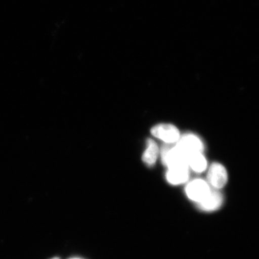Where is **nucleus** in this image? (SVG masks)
Returning <instances> with one entry per match:
<instances>
[{"instance_id":"11","label":"nucleus","mask_w":259,"mask_h":259,"mask_svg":"<svg viewBox=\"0 0 259 259\" xmlns=\"http://www.w3.org/2000/svg\"><path fill=\"white\" fill-rule=\"evenodd\" d=\"M72 259H79V258H72Z\"/></svg>"},{"instance_id":"9","label":"nucleus","mask_w":259,"mask_h":259,"mask_svg":"<svg viewBox=\"0 0 259 259\" xmlns=\"http://www.w3.org/2000/svg\"><path fill=\"white\" fill-rule=\"evenodd\" d=\"M187 164L196 172H202L206 169L207 162L202 153H194L188 156Z\"/></svg>"},{"instance_id":"1","label":"nucleus","mask_w":259,"mask_h":259,"mask_svg":"<svg viewBox=\"0 0 259 259\" xmlns=\"http://www.w3.org/2000/svg\"><path fill=\"white\" fill-rule=\"evenodd\" d=\"M161 158L163 164L168 168L179 164H187V155L177 145H164L161 150Z\"/></svg>"},{"instance_id":"7","label":"nucleus","mask_w":259,"mask_h":259,"mask_svg":"<svg viewBox=\"0 0 259 259\" xmlns=\"http://www.w3.org/2000/svg\"><path fill=\"white\" fill-rule=\"evenodd\" d=\"M222 203V194L217 191H210L208 195L199 203V206L200 209L206 211H212L219 208Z\"/></svg>"},{"instance_id":"6","label":"nucleus","mask_w":259,"mask_h":259,"mask_svg":"<svg viewBox=\"0 0 259 259\" xmlns=\"http://www.w3.org/2000/svg\"><path fill=\"white\" fill-rule=\"evenodd\" d=\"M166 177L168 182L173 185L186 183L189 178V166L184 164L168 168Z\"/></svg>"},{"instance_id":"10","label":"nucleus","mask_w":259,"mask_h":259,"mask_svg":"<svg viewBox=\"0 0 259 259\" xmlns=\"http://www.w3.org/2000/svg\"><path fill=\"white\" fill-rule=\"evenodd\" d=\"M52 259H60V258H58V257H55V258H52Z\"/></svg>"},{"instance_id":"2","label":"nucleus","mask_w":259,"mask_h":259,"mask_svg":"<svg viewBox=\"0 0 259 259\" xmlns=\"http://www.w3.org/2000/svg\"><path fill=\"white\" fill-rule=\"evenodd\" d=\"M151 134L155 138L166 142V144H174L177 142L180 138L178 129L173 125L161 124L154 126L151 130Z\"/></svg>"},{"instance_id":"5","label":"nucleus","mask_w":259,"mask_h":259,"mask_svg":"<svg viewBox=\"0 0 259 259\" xmlns=\"http://www.w3.org/2000/svg\"><path fill=\"white\" fill-rule=\"evenodd\" d=\"M208 180L210 185L216 189L224 187L228 182V173L225 167L221 164L213 163L208 170Z\"/></svg>"},{"instance_id":"4","label":"nucleus","mask_w":259,"mask_h":259,"mask_svg":"<svg viewBox=\"0 0 259 259\" xmlns=\"http://www.w3.org/2000/svg\"><path fill=\"white\" fill-rule=\"evenodd\" d=\"M210 192L208 184L202 180H195L188 184L186 192L189 198L199 203L208 195Z\"/></svg>"},{"instance_id":"3","label":"nucleus","mask_w":259,"mask_h":259,"mask_svg":"<svg viewBox=\"0 0 259 259\" xmlns=\"http://www.w3.org/2000/svg\"><path fill=\"white\" fill-rule=\"evenodd\" d=\"M177 145L186 154L187 157L192 153H202L204 150V145L201 139L193 134H186L180 137Z\"/></svg>"},{"instance_id":"8","label":"nucleus","mask_w":259,"mask_h":259,"mask_svg":"<svg viewBox=\"0 0 259 259\" xmlns=\"http://www.w3.org/2000/svg\"><path fill=\"white\" fill-rule=\"evenodd\" d=\"M159 153V150L155 141L148 139L147 141V148L142 155V160L148 166H151L155 163Z\"/></svg>"}]
</instances>
